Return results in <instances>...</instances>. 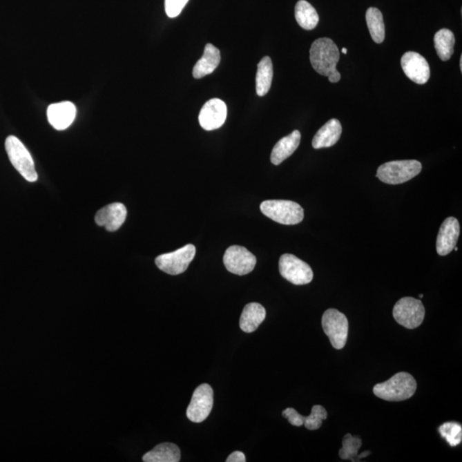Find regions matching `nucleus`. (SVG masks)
<instances>
[{"mask_svg": "<svg viewBox=\"0 0 462 462\" xmlns=\"http://www.w3.org/2000/svg\"><path fill=\"white\" fill-rule=\"evenodd\" d=\"M322 327L336 349L346 345L349 335V320L345 314L336 309H328L322 317Z\"/></svg>", "mask_w": 462, "mask_h": 462, "instance_id": "obj_6", "label": "nucleus"}, {"mask_svg": "<svg viewBox=\"0 0 462 462\" xmlns=\"http://www.w3.org/2000/svg\"><path fill=\"white\" fill-rule=\"evenodd\" d=\"M456 39L452 31L443 28L436 32L434 37V45L436 53L443 61L450 60L454 53V46Z\"/></svg>", "mask_w": 462, "mask_h": 462, "instance_id": "obj_25", "label": "nucleus"}, {"mask_svg": "<svg viewBox=\"0 0 462 462\" xmlns=\"http://www.w3.org/2000/svg\"><path fill=\"white\" fill-rule=\"evenodd\" d=\"M417 389V383L413 376L401 372L389 381L374 386V395L388 402H402L411 398Z\"/></svg>", "mask_w": 462, "mask_h": 462, "instance_id": "obj_1", "label": "nucleus"}, {"mask_svg": "<svg viewBox=\"0 0 462 462\" xmlns=\"http://www.w3.org/2000/svg\"><path fill=\"white\" fill-rule=\"evenodd\" d=\"M260 210L271 220L285 225L298 224L304 218L302 207L291 200H266L260 204Z\"/></svg>", "mask_w": 462, "mask_h": 462, "instance_id": "obj_3", "label": "nucleus"}, {"mask_svg": "<svg viewBox=\"0 0 462 462\" xmlns=\"http://www.w3.org/2000/svg\"><path fill=\"white\" fill-rule=\"evenodd\" d=\"M245 454L241 451H235L227 459V462H246Z\"/></svg>", "mask_w": 462, "mask_h": 462, "instance_id": "obj_31", "label": "nucleus"}, {"mask_svg": "<svg viewBox=\"0 0 462 462\" xmlns=\"http://www.w3.org/2000/svg\"><path fill=\"white\" fill-rule=\"evenodd\" d=\"M401 64L405 75L415 84L423 85L428 81L431 70L427 61L420 53L415 52L405 53Z\"/></svg>", "mask_w": 462, "mask_h": 462, "instance_id": "obj_13", "label": "nucleus"}, {"mask_svg": "<svg viewBox=\"0 0 462 462\" xmlns=\"http://www.w3.org/2000/svg\"><path fill=\"white\" fill-rule=\"evenodd\" d=\"M327 411L324 407L314 405L309 416L304 418V425L310 431H315L321 427L323 421L327 420Z\"/></svg>", "mask_w": 462, "mask_h": 462, "instance_id": "obj_28", "label": "nucleus"}, {"mask_svg": "<svg viewBox=\"0 0 462 462\" xmlns=\"http://www.w3.org/2000/svg\"><path fill=\"white\" fill-rule=\"evenodd\" d=\"M425 315L423 303L413 297H404L396 303L393 316L397 323L407 329H415L422 324Z\"/></svg>", "mask_w": 462, "mask_h": 462, "instance_id": "obj_7", "label": "nucleus"}, {"mask_svg": "<svg viewBox=\"0 0 462 462\" xmlns=\"http://www.w3.org/2000/svg\"><path fill=\"white\" fill-rule=\"evenodd\" d=\"M142 460L145 462H178L181 460V450L174 443H160L145 454Z\"/></svg>", "mask_w": 462, "mask_h": 462, "instance_id": "obj_21", "label": "nucleus"}, {"mask_svg": "<svg viewBox=\"0 0 462 462\" xmlns=\"http://www.w3.org/2000/svg\"><path fill=\"white\" fill-rule=\"evenodd\" d=\"M460 68H461V70H462V57H461V59H460Z\"/></svg>", "mask_w": 462, "mask_h": 462, "instance_id": "obj_35", "label": "nucleus"}, {"mask_svg": "<svg viewBox=\"0 0 462 462\" xmlns=\"http://www.w3.org/2000/svg\"><path fill=\"white\" fill-rule=\"evenodd\" d=\"M295 16L297 23L306 30H313L317 27L320 21L317 10L306 0H300L297 2Z\"/></svg>", "mask_w": 462, "mask_h": 462, "instance_id": "obj_22", "label": "nucleus"}, {"mask_svg": "<svg viewBox=\"0 0 462 462\" xmlns=\"http://www.w3.org/2000/svg\"><path fill=\"white\" fill-rule=\"evenodd\" d=\"M267 311L259 303L253 302L246 305L240 318V327L246 333L256 331L266 320Z\"/></svg>", "mask_w": 462, "mask_h": 462, "instance_id": "obj_20", "label": "nucleus"}, {"mask_svg": "<svg viewBox=\"0 0 462 462\" xmlns=\"http://www.w3.org/2000/svg\"><path fill=\"white\" fill-rule=\"evenodd\" d=\"M282 416L287 418L289 423L293 426H302L304 425V416L292 407L282 411Z\"/></svg>", "mask_w": 462, "mask_h": 462, "instance_id": "obj_30", "label": "nucleus"}, {"mask_svg": "<svg viewBox=\"0 0 462 462\" xmlns=\"http://www.w3.org/2000/svg\"><path fill=\"white\" fill-rule=\"evenodd\" d=\"M127 218L126 207L122 203H113L103 207L96 213L95 222L99 227L113 232L119 229Z\"/></svg>", "mask_w": 462, "mask_h": 462, "instance_id": "obj_15", "label": "nucleus"}, {"mask_svg": "<svg viewBox=\"0 0 462 462\" xmlns=\"http://www.w3.org/2000/svg\"><path fill=\"white\" fill-rule=\"evenodd\" d=\"M196 249L193 244H188L175 252L161 254L155 260L159 269L170 275L184 273L195 256Z\"/></svg>", "mask_w": 462, "mask_h": 462, "instance_id": "obj_9", "label": "nucleus"}, {"mask_svg": "<svg viewBox=\"0 0 462 462\" xmlns=\"http://www.w3.org/2000/svg\"><path fill=\"white\" fill-rule=\"evenodd\" d=\"M422 164L417 160L390 161L379 166L377 177L387 184H404L421 173Z\"/></svg>", "mask_w": 462, "mask_h": 462, "instance_id": "obj_4", "label": "nucleus"}, {"mask_svg": "<svg viewBox=\"0 0 462 462\" xmlns=\"http://www.w3.org/2000/svg\"><path fill=\"white\" fill-rule=\"evenodd\" d=\"M189 0H164V8L167 16L174 19L180 15Z\"/></svg>", "mask_w": 462, "mask_h": 462, "instance_id": "obj_29", "label": "nucleus"}, {"mask_svg": "<svg viewBox=\"0 0 462 462\" xmlns=\"http://www.w3.org/2000/svg\"><path fill=\"white\" fill-rule=\"evenodd\" d=\"M221 60L220 50L212 44H207L202 58L195 64L193 69V77L195 79L202 78L212 74L217 69Z\"/></svg>", "mask_w": 462, "mask_h": 462, "instance_id": "obj_19", "label": "nucleus"}, {"mask_svg": "<svg viewBox=\"0 0 462 462\" xmlns=\"http://www.w3.org/2000/svg\"><path fill=\"white\" fill-rule=\"evenodd\" d=\"M340 59L338 46L332 39L320 38L313 43L310 49L311 66L318 74L324 77L338 73L336 64Z\"/></svg>", "mask_w": 462, "mask_h": 462, "instance_id": "obj_2", "label": "nucleus"}, {"mask_svg": "<svg viewBox=\"0 0 462 462\" xmlns=\"http://www.w3.org/2000/svg\"><path fill=\"white\" fill-rule=\"evenodd\" d=\"M227 117V106L223 100L212 99L209 100L200 110L199 122L205 131L220 128L225 123Z\"/></svg>", "mask_w": 462, "mask_h": 462, "instance_id": "obj_12", "label": "nucleus"}, {"mask_svg": "<svg viewBox=\"0 0 462 462\" xmlns=\"http://www.w3.org/2000/svg\"><path fill=\"white\" fill-rule=\"evenodd\" d=\"M342 52H343V55H347V48H343V51H342Z\"/></svg>", "mask_w": 462, "mask_h": 462, "instance_id": "obj_34", "label": "nucleus"}, {"mask_svg": "<svg viewBox=\"0 0 462 462\" xmlns=\"http://www.w3.org/2000/svg\"><path fill=\"white\" fill-rule=\"evenodd\" d=\"M256 257L242 246H231L224 256V264L233 274L243 276L250 273L256 266Z\"/></svg>", "mask_w": 462, "mask_h": 462, "instance_id": "obj_11", "label": "nucleus"}, {"mask_svg": "<svg viewBox=\"0 0 462 462\" xmlns=\"http://www.w3.org/2000/svg\"><path fill=\"white\" fill-rule=\"evenodd\" d=\"M369 454H371V451H365V452L361 454L360 456L358 454L357 456L358 461H359L360 459H363V458L367 457V456H369Z\"/></svg>", "mask_w": 462, "mask_h": 462, "instance_id": "obj_33", "label": "nucleus"}, {"mask_svg": "<svg viewBox=\"0 0 462 462\" xmlns=\"http://www.w3.org/2000/svg\"><path fill=\"white\" fill-rule=\"evenodd\" d=\"M420 298H423V295H420Z\"/></svg>", "mask_w": 462, "mask_h": 462, "instance_id": "obj_36", "label": "nucleus"}, {"mask_svg": "<svg viewBox=\"0 0 462 462\" xmlns=\"http://www.w3.org/2000/svg\"><path fill=\"white\" fill-rule=\"evenodd\" d=\"M329 81L332 82V84H336V82H338L340 81V79H341V75L340 73H336V74H333L331 75V76L328 77Z\"/></svg>", "mask_w": 462, "mask_h": 462, "instance_id": "obj_32", "label": "nucleus"}, {"mask_svg": "<svg viewBox=\"0 0 462 462\" xmlns=\"http://www.w3.org/2000/svg\"><path fill=\"white\" fill-rule=\"evenodd\" d=\"M343 447L339 450V456L343 460H350L356 461L354 459L359 454V450L363 446V440L359 436H353L347 433L343 439Z\"/></svg>", "mask_w": 462, "mask_h": 462, "instance_id": "obj_26", "label": "nucleus"}, {"mask_svg": "<svg viewBox=\"0 0 462 462\" xmlns=\"http://www.w3.org/2000/svg\"><path fill=\"white\" fill-rule=\"evenodd\" d=\"M440 435L451 447L459 445L462 440V427L456 422H447L439 428Z\"/></svg>", "mask_w": 462, "mask_h": 462, "instance_id": "obj_27", "label": "nucleus"}, {"mask_svg": "<svg viewBox=\"0 0 462 462\" xmlns=\"http://www.w3.org/2000/svg\"><path fill=\"white\" fill-rule=\"evenodd\" d=\"M213 407V389L207 384L200 385L193 394L187 410V417L193 423H202L209 416Z\"/></svg>", "mask_w": 462, "mask_h": 462, "instance_id": "obj_10", "label": "nucleus"}, {"mask_svg": "<svg viewBox=\"0 0 462 462\" xmlns=\"http://www.w3.org/2000/svg\"><path fill=\"white\" fill-rule=\"evenodd\" d=\"M279 271L282 278L295 285L309 284L314 278L309 264L293 254H282L279 260Z\"/></svg>", "mask_w": 462, "mask_h": 462, "instance_id": "obj_8", "label": "nucleus"}, {"mask_svg": "<svg viewBox=\"0 0 462 462\" xmlns=\"http://www.w3.org/2000/svg\"><path fill=\"white\" fill-rule=\"evenodd\" d=\"M460 235V224L456 218L450 217L443 221L436 238V252L447 256L456 246Z\"/></svg>", "mask_w": 462, "mask_h": 462, "instance_id": "obj_14", "label": "nucleus"}, {"mask_svg": "<svg viewBox=\"0 0 462 462\" xmlns=\"http://www.w3.org/2000/svg\"><path fill=\"white\" fill-rule=\"evenodd\" d=\"M272 78H273V66L269 57H264L258 64L256 74V93L262 97L269 92Z\"/></svg>", "mask_w": 462, "mask_h": 462, "instance_id": "obj_23", "label": "nucleus"}, {"mask_svg": "<svg viewBox=\"0 0 462 462\" xmlns=\"http://www.w3.org/2000/svg\"><path fill=\"white\" fill-rule=\"evenodd\" d=\"M300 135L299 131H293L291 134L282 138L274 146L271 154V163L275 166H278L291 156L296 150L298 148L300 142Z\"/></svg>", "mask_w": 462, "mask_h": 462, "instance_id": "obj_18", "label": "nucleus"}, {"mask_svg": "<svg viewBox=\"0 0 462 462\" xmlns=\"http://www.w3.org/2000/svg\"><path fill=\"white\" fill-rule=\"evenodd\" d=\"M366 19L372 39L377 44H381L385 37V27L382 12L378 9L371 7L367 10Z\"/></svg>", "mask_w": 462, "mask_h": 462, "instance_id": "obj_24", "label": "nucleus"}, {"mask_svg": "<svg viewBox=\"0 0 462 462\" xmlns=\"http://www.w3.org/2000/svg\"><path fill=\"white\" fill-rule=\"evenodd\" d=\"M76 115L77 108L73 102H64L48 106V121L55 130H66L73 124Z\"/></svg>", "mask_w": 462, "mask_h": 462, "instance_id": "obj_16", "label": "nucleus"}, {"mask_svg": "<svg viewBox=\"0 0 462 462\" xmlns=\"http://www.w3.org/2000/svg\"><path fill=\"white\" fill-rule=\"evenodd\" d=\"M6 150L10 162L16 170L28 182H37L38 175L35 171L34 160L20 139L14 135L8 136L6 141Z\"/></svg>", "mask_w": 462, "mask_h": 462, "instance_id": "obj_5", "label": "nucleus"}, {"mask_svg": "<svg viewBox=\"0 0 462 462\" xmlns=\"http://www.w3.org/2000/svg\"><path fill=\"white\" fill-rule=\"evenodd\" d=\"M342 135V125L338 119H331L322 126L313 139L314 148H331L339 141Z\"/></svg>", "mask_w": 462, "mask_h": 462, "instance_id": "obj_17", "label": "nucleus"}]
</instances>
